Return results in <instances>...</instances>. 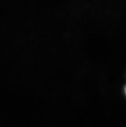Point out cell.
I'll use <instances>...</instances> for the list:
<instances>
[{"mask_svg":"<svg viewBox=\"0 0 126 127\" xmlns=\"http://www.w3.org/2000/svg\"><path fill=\"white\" fill-rule=\"evenodd\" d=\"M125 93H126V88H125Z\"/></svg>","mask_w":126,"mask_h":127,"instance_id":"cell-1","label":"cell"}]
</instances>
